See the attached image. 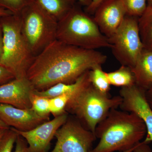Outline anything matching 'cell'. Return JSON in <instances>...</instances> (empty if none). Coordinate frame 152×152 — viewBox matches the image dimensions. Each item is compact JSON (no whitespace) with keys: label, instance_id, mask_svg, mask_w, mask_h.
<instances>
[{"label":"cell","instance_id":"9c48e42d","mask_svg":"<svg viewBox=\"0 0 152 152\" xmlns=\"http://www.w3.org/2000/svg\"><path fill=\"white\" fill-rule=\"evenodd\" d=\"M146 91L136 84L121 88L119 96L122 101L119 107L121 110L134 114L143 121L147 134L142 142L149 144L152 142V109L147 99Z\"/></svg>","mask_w":152,"mask_h":152},{"label":"cell","instance_id":"7a4b0ae2","mask_svg":"<svg viewBox=\"0 0 152 152\" xmlns=\"http://www.w3.org/2000/svg\"><path fill=\"white\" fill-rule=\"evenodd\" d=\"M145 123L134 114L113 109L97 126L99 143L91 152H130L146 135Z\"/></svg>","mask_w":152,"mask_h":152},{"label":"cell","instance_id":"30bf717a","mask_svg":"<svg viewBox=\"0 0 152 152\" xmlns=\"http://www.w3.org/2000/svg\"><path fill=\"white\" fill-rule=\"evenodd\" d=\"M68 117V113H65L26 132L11 129L26 140L30 152H48L56 132L64 124Z\"/></svg>","mask_w":152,"mask_h":152},{"label":"cell","instance_id":"ba28073f","mask_svg":"<svg viewBox=\"0 0 152 152\" xmlns=\"http://www.w3.org/2000/svg\"><path fill=\"white\" fill-rule=\"evenodd\" d=\"M55 137L56 142L51 152H91L97 139L77 118L69 116Z\"/></svg>","mask_w":152,"mask_h":152},{"label":"cell","instance_id":"6da1fadb","mask_svg":"<svg viewBox=\"0 0 152 152\" xmlns=\"http://www.w3.org/2000/svg\"><path fill=\"white\" fill-rule=\"evenodd\" d=\"M107 58L96 50L82 48L56 39L36 56L26 77L35 90L43 91L59 83H75L87 71L102 66Z\"/></svg>","mask_w":152,"mask_h":152},{"label":"cell","instance_id":"83f0119b","mask_svg":"<svg viewBox=\"0 0 152 152\" xmlns=\"http://www.w3.org/2000/svg\"><path fill=\"white\" fill-rule=\"evenodd\" d=\"M130 152H152L148 144L140 142L131 150Z\"/></svg>","mask_w":152,"mask_h":152},{"label":"cell","instance_id":"1f68e13d","mask_svg":"<svg viewBox=\"0 0 152 152\" xmlns=\"http://www.w3.org/2000/svg\"><path fill=\"white\" fill-rule=\"evenodd\" d=\"M81 5L86 7H88L92 2V0H76Z\"/></svg>","mask_w":152,"mask_h":152},{"label":"cell","instance_id":"9a60e30c","mask_svg":"<svg viewBox=\"0 0 152 152\" xmlns=\"http://www.w3.org/2000/svg\"><path fill=\"white\" fill-rule=\"evenodd\" d=\"M90 83V70H88L82 75L73 83H59L43 91H38L34 90V92L42 96L50 99L60 95L75 91Z\"/></svg>","mask_w":152,"mask_h":152},{"label":"cell","instance_id":"8992f818","mask_svg":"<svg viewBox=\"0 0 152 152\" xmlns=\"http://www.w3.org/2000/svg\"><path fill=\"white\" fill-rule=\"evenodd\" d=\"M18 15L22 34L35 56L56 39L58 21L34 0Z\"/></svg>","mask_w":152,"mask_h":152},{"label":"cell","instance_id":"8fae6325","mask_svg":"<svg viewBox=\"0 0 152 152\" xmlns=\"http://www.w3.org/2000/svg\"><path fill=\"white\" fill-rule=\"evenodd\" d=\"M126 15L122 0H105L95 11L93 18L102 33L109 39L119 27Z\"/></svg>","mask_w":152,"mask_h":152},{"label":"cell","instance_id":"e0dca14e","mask_svg":"<svg viewBox=\"0 0 152 152\" xmlns=\"http://www.w3.org/2000/svg\"><path fill=\"white\" fill-rule=\"evenodd\" d=\"M140 36L144 48L152 50V7L148 5L145 11L139 18Z\"/></svg>","mask_w":152,"mask_h":152},{"label":"cell","instance_id":"836d02e7","mask_svg":"<svg viewBox=\"0 0 152 152\" xmlns=\"http://www.w3.org/2000/svg\"><path fill=\"white\" fill-rule=\"evenodd\" d=\"M7 129H0V141L2 138L3 136Z\"/></svg>","mask_w":152,"mask_h":152},{"label":"cell","instance_id":"5b68a950","mask_svg":"<svg viewBox=\"0 0 152 152\" xmlns=\"http://www.w3.org/2000/svg\"><path fill=\"white\" fill-rule=\"evenodd\" d=\"M3 32V54L0 65L12 73L15 78L26 77L34 55L22 34L18 15L1 18Z\"/></svg>","mask_w":152,"mask_h":152},{"label":"cell","instance_id":"d6986e66","mask_svg":"<svg viewBox=\"0 0 152 152\" xmlns=\"http://www.w3.org/2000/svg\"><path fill=\"white\" fill-rule=\"evenodd\" d=\"M90 79L91 84L96 89L104 94L109 95L110 83L102 66H97L90 70Z\"/></svg>","mask_w":152,"mask_h":152},{"label":"cell","instance_id":"d4e9b609","mask_svg":"<svg viewBox=\"0 0 152 152\" xmlns=\"http://www.w3.org/2000/svg\"><path fill=\"white\" fill-rule=\"evenodd\" d=\"M15 78L14 75L11 72L0 65V85L6 83Z\"/></svg>","mask_w":152,"mask_h":152},{"label":"cell","instance_id":"52a82bcc","mask_svg":"<svg viewBox=\"0 0 152 152\" xmlns=\"http://www.w3.org/2000/svg\"><path fill=\"white\" fill-rule=\"evenodd\" d=\"M138 18L126 15L115 32L109 38L113 55L121 65L132 68L144 49Z\"/></svg>","mask_w":152,"mask_h":152},{"label":"cell","instance_id":"3957f363","mask_svg":"<svg viewBox=\"0 0 152 152\" xmlns=\"http://www.w3.org/2000/svg\"><path fill=\"white\" fill-rule=\"evenodd\" d=\"M56 39L88 50L111 47L108 38L101 31L93 17L77 4L58 22Z\"/></svg>","mask_w":152,"mask_h":152},{"label":"cell","instance_id":"44dd1931","mask_svg":"<svg viewBox=\"0 0 152 152\" xmlns=\"http://www.w3.org/2000/svg\"><path fill=\"white\" fill-rule=\"evenodd\" d=\"M80 89L73 92L68 93L50 99V110L51 114L55 118L67 113L65 109L68 102L73 95Z\"/></svg>","mask_w":152,"mask_h":152},{"label":"cell","instance_id":"f1b7e54d","mask_svg":"<svg viewBox=\"0 0 152 152\" xmlns=\"http://www.w3.org/2000/svg\"><path fill=\"white\" fill-rule=\"evenodd\" d=\"M3 32L1 18H0V61L3 54Z\"/></svg>","mask_w":152,"mask_h":152},{"label":"cell","instance_id":"e575fe53","mask_svg":"<svg viewBox=\"0 0 152 152\" xmlns=\"http://www.w3.org/2000/svg\"><path fill=\"white\" fill-rule=\"evenodd\" d=\"M147 1H148V5L152 7V0H147Z\"/></svg>","mask_w":152,"mask_h":152},{"label":"cell","instance_id":"f546056e","mask_svg":"<svg viewBox=\"0 0 152 152\" xmlns=\"http://www.w3.org/2000/svg\"><path fill=\"white\" fill-rule=\"evenodd\" d=\"M146 95L148 102L152 109V87L146 91Z\"/></svg>","mask_w":152,"mask_h":152},{"label":"cell","instance_id":"4fadbf2b","mask_svg":"<svg viewBox=\"0 0 152 152\" xmlns=\"http://www.w3.org/2000/svg\"><path fill=\"white\" fill-rule=\"evenodd\" d=\"M0 119L10 127L23 132L31 130L48 121L31 108L20 109L4 104H0Z\"/></svg>","mask_w":152,"mask_h":152},{"label":"cell","instance_id":"ffe728a7","mask_svg":"<svg viewBox=\"0 0 152 152\" xmlns=\"http://www.w3.org/2000/svg\"><path fill=\"white\" fill-rule=\"evenodd\" d=\"M30 100L31 105V108L39 116L49 121V117L51 114L50 98L42 96L33 92L30 97Z\"/></svg>","mask_w":152,"mask_h":152},{"label":"cell","instance_id":"5bb4252c","mask_svg":"<svg viewBox=\"0 0 152 152\" xmlns=\"http://www.w3.org/2000/svg\"><path fill=\"white\" fill-rule=\"evenodd\" d=\"M136 84L146 91L152 87V50L143 49L132 68Z\"/></svg>","mask_w":152,"mask_h":152},{"label":"cell","instance_id":"7c38bea8","mask_svg":"<svg viewBox=\"0 0 152 152\" xmlns=\"http://www.w3.org/2000/svg\"><path fill=\"white\" fill-rule=\"evenodd\" d=\"M34 90L26 77L14 79L0 85V104L20 109L31 108L30 97Z\"/></svg>","mask_w":152,"mask_h":152},{"label":"cell","instance_id":"4316f807","mask_svg":"<svg viewBox=\"0 0 152 152\" xmlns=\"http://www.w3.org/2000/svg\"><path fill=\"white\" fill-rule=\"evenodd\" d=\"M105 0H92L91 4L86 8L85 11L90 15H94L98 7Z\"/></svg>","mask_w":152,"mask_h":152},{"label":"cell","instance_id":"2e32d148","mask_svg":"<svg viewBox=\"0 0 152 152\" xmlns=\"http://www.w3.org/2000/svg\"><path fill=\"white\" fill-rule=\"evenodd\" d=\"M41 7L58 22L72 10L76 0H34Z\"/></svg>","mask_w":152,"mask_h":152},{"label":"cell","instance_id":"ac0fdd59","mask_svg":"<svg viewBox=\"0 0 152 152\" xmlns=\"http://www.w3.org/2000/svg\"><path fill=\"white\" fill-rule=\"evenodd\" d=\"M111 85L117 87L130 86L136 84L135 78L132 68L121 65L117 70L106 72Z\"/></svg>","mask_w":152,"mask_h":152},{"label":"cell","instance_id":"d6a6232c","mask_svg":"<svg viewBox=\"0 0 152 152\" xmlns=\"http://www.w3.org/2000/svg\"><path fill=\"white\" fill-rule=\"evenodd\" d=\"M10 129L7 124H6L4 122L0 119V129Z\"/></svg>","mask_w":152,"mask_h":152},{"label":"cell","instance_id":"7402d4cb","mask_svg":"<svg viewBox=\"0 0 152 152\" xmlns=\"http://www.w3.org/2000/svg\"><path fill=\"white\" fill-rule=\"evenodd\" d=\"M126 11L127 15L140 18L145 11L147 0H122Z\"/></svg>","mask_w":152,"mask_h":152},{"label":"cell","instance_id":"277c9868","mask_svg":"<svg viewBox=\"0 0 152 152\" xmlns=\"http://www.w3.org/2000/svg\"><path fill=\"white\" fill-rule=\"evenodd\" d=\"M122 101L121 96L111 97L100 92L90 83L73 95L65 110L95 134L97 126L105 118L111 110L119 107Z\"/></svg>","mask_w":152,"mask_h":152},{"label":"cell","instance_id":"cb8c5ba5","mask_svg":"<svg viewBox=\"0 0 152 152\" xmlns=\"http://www.w3.org/2000/svg\"><path fill=\"white\" fill-rule=\"evenodd\" d=\"M18 136L11 128L7 130L0 141V152H12Z\"/></svg>","mask_w":152,"mask_h":152},{"label":"cell","instance_id":"484cf974","mask_svg":"<svg viewBox=\"0 0 152 152\" xmlns=\"http://www.w3.org/2000/svg\"><path fill=\"white\" fill-rule=\"evenodd\" d=\"M13 152H30L27 143L23 137L18 134Z\"/></svg>","mask_w":152,"mask_h":152},{"label":"cell","instance_id":"603a6c76","mask_svg":"<svg viewBox=\"0 0 152 152\" xmlns=\"http://www.w3.org/2000/svg\"><path fill=\"white\" fill-rule=\"evenodd\" d=\"M33 0H0V7L14 15H18L27 5Z\"/></svg>","mask_w":152,"mask_h":152},{"label":"cell","instance_id":"4dcf8cb0","mask_svg":"<svg viewBox=\"0 0 152 152\" xmlns=\"http://www.w3.org/2000/svg\"><path fill=\"white\" fill-rule=\"evenodd\" d=\"M13 14L11 12L6 10L5 9L2 8L0 7V18L7 16Z\"/></svg>","mask_w":152,"mask_h":152}]
</instances>
